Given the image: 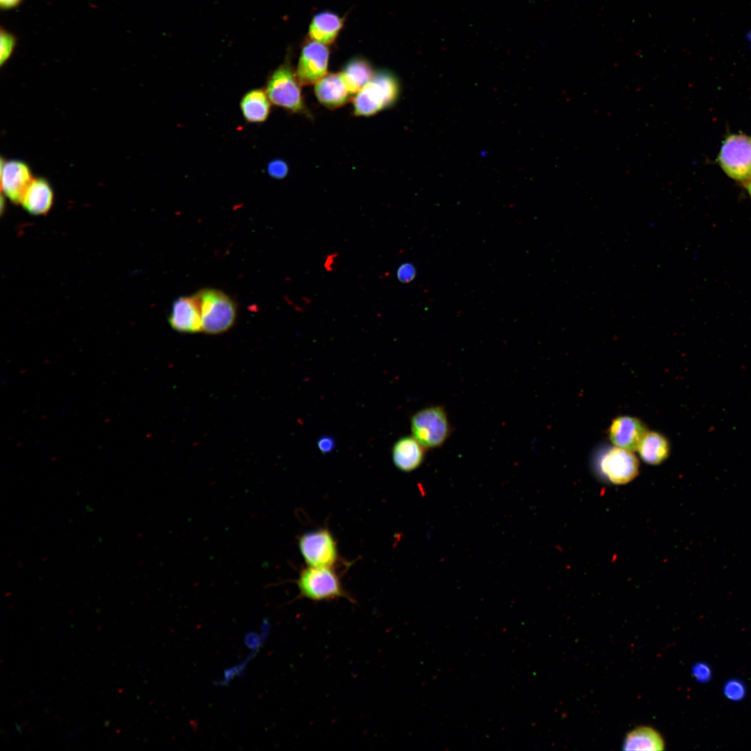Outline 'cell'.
Returning a JSON list of instances; mask_svg holds the SVG:
<instances>
[{"instance_id": "obj_1", "label": "cell", "mask_w": 751, "mask_h": 751, "mask_svg": "<svg viewBox=\"0 0 751 751\" xmlns=\"http://www.w3.org/2000/svg\"><path fill=\"white\" fill-rule=\"evenodd\" d=\"M400 85L395 76L385 71L374 74L371 81L353 99V113L369 117L393 106L400 95Z\"/></svg>"}, {"instance_id": "obj_2", "label": "cell", "mask_w": 751, "mask_h": 751, "mask_svg": "<svg viewBox=\"0 0 751 751\" xmlns=\"http://www.w3.org/2000/svg\"><path fill=\"white\" fill-rule=\"evenodd\" d=\"M196 296L201 312L202 331L218 334L231 328L236 318V306L233 300L221 291L204 289Z\"/></svg>"}, {"instance_id": "obj_3", "label": "cell", "mask_w": 751, "mask_h": 751, "mask_svg": "<svg viewBox=\"0 0 751 751\" xmlns=\"http://www.w3.org/2000/svg\"><path fill=\"white\" fill-rule=\"evenodd\" d=\"M300 86L296 72L284 63L269 76L265 90L274 105L293 113H307Z\"/></svg>"}, {"instance_id": "obj_4", "label": "cell", "mask_w": 751, "mask_h": 751, "mask_svg": "<svg viewBox=\"0 0 751 751\" xmlns=\"http://www.w3.org/2000/svg\"><path fill=\"white\" fill-rule=\"evenodd\" d=\"M300 596L314 601L345 597L353 599L344 589L338 575L331 567H309L303 569L296 581Z\"/></svg>"}, {"instance_id": "obj_5", "label": "cell", "mask_w": 751, "mask_h": 751, "mask_svg": "<svg viewBox=\"0 0 751 751\" xmlns=\"http://www.w3.org/2000/svg\"><path fill=\"white\" fill-rule=\"evenodd\" d=\"M412 436L426 449L442 446L451 435V425L444 408L430 406L415 412L410 421Z\"/></svg>"}, {"instance_id": "obj_6", "label": "cell", "mask_w": 751, "mask_h": 751, "mask_svg": "<svg viewBox=\"0 0 751 751\" xmlns=\"http://www.w3.org/2000/svg\"><path fill=\"white\" fill-rule=\"evenodd\" d=\"M718 163L730 178L746 184L751 179V138L742 134L727 136L721 145Z\"/></svg>"}, {"instance_id": "obj_7", "label": "cell", "mask_w": 751, "mask_h": 751, "mask_svg": "<svg viewBox=\"0 0 751 751\" xmlns=\"http://www.w3.org/2000/svg\"><path fill=\"white\" fill-rule=\"evenodd\" d=\"M298 547L305 563L310 567H332L338 558L336 541L325 528L305 533L298 540Z\"/></svg>"}, {"instance_id": "obj_8", "label": "cell", "mask_w": 751, "mask_h": 751, "mask_svg": "<svg viewBox=\"0 0 751 751\" xmlns=\"http://www.w3.org/2000/svg\"><path fill=\"white\" fill-rule=\"evenodd\" d=\"M597 467L606 481L613 484H625L637 476L639 464L631 451L616 446L599 456Z\"/></svg>"}, {"instance_id": "obj_9", "label": "cell", "mask_w": 751, "mask_h": 751, "mask_svg": "<svg viewBox=\"0 0 751 751\" xmlns=\"http://www.w3.org/2000/svg\"><path fill=\"white\" fill-rule=\"evenodd\" d=\"M330 51L325 45L310 41L302 49L296 76L301 86L315 84L328 74Z\"/></svg>"}, {"instance_id": "obj_10", "label": "cell", "mask_w": 751, "mask_h": 751, "mask_svg": "<svg viewBox=\"0 0 751 751\" xmlns=\"http://www.w3.org/2000/svg\"><path fill=\"white\" fill-rule=\"evenodd\" d=\"M33 179L31 171L26 163L17 160H1V191L13 203H20L25 190Z\"/></svg>"}, {"instance_id": "obj_11", "label": "cell", "mask_w": 751, "mask_h": 751, "mask_svg": "<svg viewBox=\"0 0 751 751\" xmlns=\"http://www.w3.org/2000/svg\"><path fill=\"white\" fill-rule=\"evenodd\" d=\"M168 322L171 328L179 332L202 331L200 308L195 294L179 297L173 302Z\"/></svg>"}, {"instance_id": "obj_12", "label": "cell", "mask_w": 751, "mask_h": 751, "mask_svg": "<svg viewBox=\"0 0 751 751\" xmlns=\"http://www.w3.org/2000/svg\"><path fill=\"white\" fill-rule=\"evenodd\" d=\"M647 432L645 424L638 419L622 416L613 420L608 436L615 446L637 451Z\"/></svg>"}, {"instance_id": "obj_13", "label": "cell", "mask_w": 751, "mask_h": 751, "mask_svg": "<svg viewBox=\"0 0 751 751\" xmlns=\"http://www.w3.org/2000/svg\"><path fill=\"white\" fill-rule=\"evenodd\" d=\"M314 94L323 106L330 109L345 105L352 95L341 72L327 74L318 81Z\"/></svg>"}, {"instance_id": "obj_14", "label": "cell", "mask_w": 751, "mask_h": 751, "mask_svg": "<svg viewBox=\"0 0 751 751\" xmlns=\"http://www.w3.org/2000/svg\"><path fill=\"white\" fill-rule=\"evenodd\" d=\"M54 200V191L45 178H33L25 190L20 204L24 210L34 216L45 215L51 209Z\"/></svg>"}, {"instance_id": "obj_15", "label": "cell", "mask_w": 751, "mask_h": 751, "mask_svg": "<svg viewBox=\"0 0 751 751\" xmlns=\"http://www.w3.org/2000/svg\"><path fill=\"white\" fill-rule=\"evenodd\" d=\"M425 449L413 436L398 439L391 450V458L396 468L405 472L417 469L423 462Z\"/></svg>"}, {"instance_id": "obj_16", "label": "cell", "mask_w": 751, "mask_h": 751, "mask_svg": "<svg viewBox=\"0 0 751 751\" xmlns=\"http://www.w3.org/2000/svg\"><path fill=\"white\" fill-rule=\"evenodd\" d=\"M240 109L245 121L258 124L267 120L271 111V102L262 88H255L245 92L240 101Z\"/></svg>"}, {"instance_id": "obj_17", "label": "cell", "mask_w": 751, "mask_h": 751, "mask_svg": "<svg viewBox=\"0 0 751 751\" xmlns=\"http://www.w3.org/2000/svg\"><path fill=\"white\" fill-rule=\"evenodd\" d=\"M343 26V20L335 13L321 12L316 15L309 28L312 40L329 45L334 42Z\"/></svg>"}, {"instance_id": "obj_18", "label": "cell", "mask_w": 751, "mask_h": 751, "mask_svg": "<svg viewBox=\"0 0 751 751\" xmlns=\"http://www.w3.org/2000/svg\"><path fill=\"white\" fill-rule=\"evenodd\" d=\"M624 750H661L664 741L661 736L653 728L640 727L631 731L624 742Z\"/></svg>"}, {"instance_id": "obj_19", "label": "cell", "mask_w": 751, "mask_h": 751, "mask_svg": "<svg viewBox=\"0 0 751 751\" xmlns=\"http://www.w3.org/2000/svg\"><path fill=\"white\" fill-rule=\"evenodd\" d=\"M640 458L647 463L657 465L665 460L670 446L667 439L656 432H647L638 449Z\"/></svg>"}, {"instance_id": "obj_20", "label": "cell", "mask_w": 751, "mask_h": 751, "mask_svg": "<svg viewBox=\"0 0 751 751\" xmlns=\"http://www.w3.org/2000/svg\"><path fill=\"white\" fill-rule=\"evenodd\" d=\"M341 74L353 95L366 86L375 73L369 62L357 58L346 63Z\"/></svg>"}, {"instance_id": "obj_21", "label": "cell", "mask_w": 751, "mask_h": 751, "mask_svg": "<svg viewBox=\"0 0 751 751\" xmlns=\"http://www.w3.org/2000/svg\"><path fill=\"white\" fill-rule=\"evenodd\" d=\"M17 38L3 27L0 31V63L2 66L12 56L17 45Z\"/></svg>"}, {"instance_id": "obj_22", "label": "cell", "mask_w": 751, "mask_h": 751, "mask_svg": "<svg viewBox=\"0 0 751 751\" xmlns=\"http://www.w3.org/2000/svg\"><path fill=\"white\" fill-rule=\"evenodd\" d=\"M266 171L271 178L282 179L288 175L289 165L284 160L275 159L268 163Z\"/></svg>"}, {"instance_id": "obj_23", "label": "cell", "mask_w": 751, "mask_h": 751, "mask_svg": "<svg viewBox=\"0 0 751 751\" xmlns=\"http://www.w3.org/2000/svg\"><path fill=\"white\" fill-rule=\"evenodd\" d=\"M724 693L729 699L739 700L745 695V686L738 680H731L725 686Z\"/></svg>"}, {"instance_id": "obj_24", "label": "cell", "mask_w": 751, "mask_h": 751, "mask_svg": "<svg viewBox=\"0 0 751 751\" xmlns=\"http://www.w3.org/2000/svg\"><path fill=\"white\" fill-rule=\"evenodd\" d=\"M416 275L414 266L410 263H403L396 271L397 279L402 283L411 282Z\"/></svg>"}, {"instance_id": "obj_25", "label": "cell", "mask_w": 751, "mask_h": 751, "mask_svg": "<svg viewBox=\"0 0 751 751\" xmlns=\"http://www.w3.org/2000/svg\"><path fill=\"white\" fill-rule=\"evenodd\" d=\"M695 678L701 681H706L711 677L710 668L704 663H699L693 668Z\"/></svg>"}, {"instance_id": "obj_26", "label": "cell", "mask_w": 751, "mask_h": 751, "mask_svg": "<svg viewBox=\"0 0 751 751\" xmlns=\"http://www.w3.org/2000/svg\"><path fill=\"white\" fill-rule=\"evenodd\" d=\"M334 440L330 437H322L318 441V447L319 450L323 453H328L332 451L334 449Z\"/></svg>"}, {"instance_id": "obj_27", "label": "cell", "mask_w": 751, "mask_h": 751, "mask_svg": "<svg viewBox=\"0 0 751 751\" xmlns=\"http://www.w3.org/2000/svg\"><path fill=\"white\" fill-rule=\"evenodd\" d=\"M23 0H0L1 8L3 10H10L16 8Z\"/></svg>"}, {"instance_id": "obj_28", "label": "cell", "mask_w": 751, "mask_h": 751, "mask_svg": "<svg viewBox=\"0 0 751 751\" xmlns=\"http://www.w3.org/2000/svg\"><path fill=\"white\" fill-rule=\"evenodd\" d=\"M745 39H746L748 45H750V47L751 48V31H750L748 33H747L746 36H745Z\"/></svg>"}, {"instance_id": "obj_29", "label": "cell", "mask_w": 751, "mask_h": 751, "mask_svg": "<svg viewBox=\"0 0 751 751\" xmlns=\"http://www.w3.org/2000/svg\"><path fill=\"white\" fill-rule=\"evenodd\" d=\"M746 188L751 197V179L746 183Z\"/></svg>"}]
</instances>
